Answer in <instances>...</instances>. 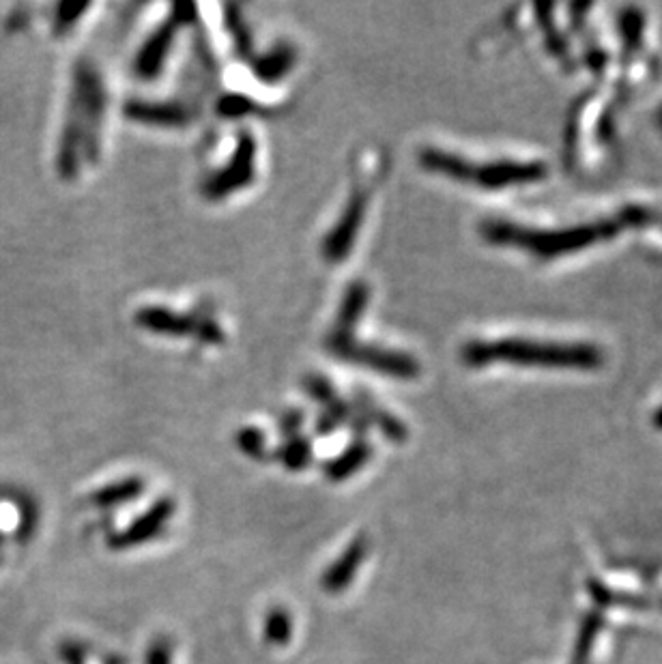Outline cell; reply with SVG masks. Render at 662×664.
Listing matches in <instances>:
<instances>
[{"mask_svg":"<svg viewBox=\"0 0 662 664\" xmlns=\"http://www.w3.org/2000/svg\"><path fill=\"white\" fill-rule=\"evenodd\" d=\"M104 84L91 63H80L74 76V101L63 129L59 149V170L63 177H74L80 166V149L86 160H93L99 151V129L104 117Z\"/></svg>","mask_w":662,"mask_h":664,"instance_id":"cell-2","label":"cell"},{"mask_svg":"<svg viewBox=\"0 0 662 664\" xmlns=\"http://www.w3.org/2000/svg\"><path fill=\"white\" fill-rule=\"evenodd\" d=\"M366 205H368V198L364 192H355L351 196L349 205L340 215V220L336 222L334 230H331V233L325 237V243H323L325 261L340 263V261H344V256L351 252L355 237L359 233V226H362V222H364Z\"/></svg>","mask_w":662,"mask_h":664,"instance_id":"cell-9","label":"cell"},{"mask_svg":"<svg viewBox=\"0 0 662 664\" xmlns=\"http://www.w3.org/2000/svg\"><path fill=\"white\" fill-rule=\"evenodd\" d=\"M370 553V538L366 531H359L357 536L344 546L340 557L331 564L323 576H321V589L329 596H338L342 591H347L357 576L359 568Z\"/></svg>","mask_w":662,"mask_h":664,"instance_id":"cell-8","label":"cell"},{"mask_svg":"<svg viewBox=\"0 0 662 664\" xmlns=\"http://www.w3.org/2000/svg\"><path fill=\"white\" fill-rule=\"evenodd\" d=\"M265 641L273 647H284L289 645L293 639V617L291 613L282 609V606H273V609L265 617L263 626Z\"/></svg>","mask_w":662,"mask_h":664,"instance_id":"cell-15","label":"cell"},{"mask_svg":"<svg viewBox=\"0 0 662 664\" xmlns=\"http://www.w3.org/2000/svg\"><path fill=\"white\" fill-rule=\"evenodd\" d=\"M222 114H228V117H239V114H246L250 110L248 99L243 97H230L220 106Z\"/></svg>","mask_w":662,"mask_h":664,"instance_id":"cell-20","label":"cell"},{"mask_svg":"<svg viewBox=\"0 0 662 664\" xmlns=\"http://www.w3.org/2000/svg\"><path fill=\"white\" fill-rule=\"evenodd\" d=\"M327 349L340 359H347L351 364L366 366L370 370H377L390 377L398 379H413L420 372V366L413 357L390 351V349H379V346H364V344H353V342H334L327 344Z\"/></svg>","mask_w":662,"mask_h":664,"instance_id":"cell-5","label":"cell"},{"mask_svg":"<svg viewBox=\"0 0 662 664\" xmlns=\"http://www.w3.org/2000/svg\"><path fill=\"white\" fill-rule=\"evenodd\" d=\"M172 652H175L172 641L166 637V634H160V637H157L147 649L145 664H172Z\"/></svg>","mask_w":662,"mask_h":664,"instance_id":"cell-19","label":"cell"},{"mask_svg":"<svg viewBox=\"0 0 662 664\" xmlns=\"http://www.w3.org/2000/svg\"><path fill=\"white\" fill-rule=\"evenodd\" d=\"M622 226L624 218L583 224L574 228H561V230H534L510 222L491 220L482 226V233L493 243L516 245V248H525L538 256H557L564 252L581 250L585 245H592L602 239H609L620 233Z\"/></svg>","mask_w":662,"mask_h":664,"instance_id":"cell-3","label":"cell"},{"mask_svg":"<svg viewBox=\"0 0 662 664\" xmlns=\"http://www.w3.org/2000/svg\"><path fill=\"white\" fill-rule=\"evenodd\" d=\"M370 456H372V447L368 441H353L340 456H336L334 460H327L323 467L325 478L334 484L347 480L359 469L366 467Z\"/></svg>","mask_w":662,"mask_h":664,"instance_id":"cell-12","label":"cell"},{"mask_svg":"<svg viewBox=\"0 0 662 664\" xmlns=\"http://www.w3.org/2000/svg\"><path fill=\"white\" fill-rule=\"evenodd\" d=\"M420 164L426 170L439 172V175L480 187H506L514 183L540 181L546 177V172H549V168H546L542 162L499 160L488 164H473L465 160V157L435 147L422 149Z\"/></svg>","mask_w":662,"mask_h":664,"instance_id":"cell-4","label":"cell"},{"mask_svg":"<svg viewBox=\"0 0 662 664\" xmlns=\"http://www.w3.org/2000/svg\"><path fill=\"white\" fill-rule=\"evenodd\" d=\"M237 445L243 454H248L252 458H261L265 452V437L263 432H258L256 428H246L239 432Z\"/></svg>","mask_w":662,"mask_h":664,"instance_id":"cell-18","label":"cell"},{"mask_svg":"<svg viewBox=\"0 0 662 664\" xmlns=\"http://www.w3.org/2000/svg\"><path fill=\"white\" fill-rule=\"evenodd\" d=\"M278 458L289 471H304L312 460V447L304 437H293L282 447Z\"/></svg>","mask_w":662,"mask_h":664,"instance_id":"cell-17","label":"cell"},{"mask_svg":"<svg viewBox=\"0 0 662 664\" xmlns=\"http://www.w3.org/2000/svg\"><path fill=\"white\" fill-rule=\"evenodd\" d=\"M658 424L662 426V411H660V415H658Z\"/></svg>","mask_w":662,"mask_h":664,"instance_id":"cell-22","label":"cell"},{"mask_svg":"<svg viewBox=\"0 0 662 664\" xmlns=\"http://www.w3.org/2000/svg\"><path fill=\"white\" fill-rule=\"evenodd\" d=\"M127 114L138 123H151L162 127H181L190 123V112L181 104H147V101H132Z\"/></svg>","mask_w":662,"mask_h":664,"instance_id":"cell-11","label":"cell"},{"mask_svg":"<svg viewBox=\"0 0 662 664\" xmlns=\"http://www.w3.org/2000/svg\"><path fill=\"white\" fill-rule=\"evenodd\" d=\"M293 63H295V52L291 48H278L265 54L263 59L256 63V74L267 82H276L289 74Z\"/></svg>","mask_w":662,"mask_h":664,"instance_id":"cell-16","label":"cell"},{"mask_svg":"<svg viewBox=\"0 0 662 664\" xmlns=\"http://www.w3.org/2000/svg\"><path fill=\"white\" fill-rule=\"evenodd\" d=\"M254 162H256V144H254L252 136L241 134L239 142H237V149L233 153V160H230V164L226 168H222L218 175H213L205 183V187H203L205 196L211 200H220V198H226L228 194L237 192L239 187H246L248 183H252Z\"/></svg>","mask_w":662,"mask_h":664,"instance_id":"cell-7","label":"cell"},{"mask_svg":"<svg viewBox=\"0 0 662 664\" xmlns=\"http://www.w3.org/2000/svg\"><path fill=\"white\" fill-rule=\"evenodd\" d=\"M181 22H190V16H181V9L177 5L175 9V18H172L168 24H164L160 31H157L149 41H147V46L142 48V52L138 54V61H136V74L142 76V78H155L157 74H160L162 71V65L166 61V56H168V50H170V41H172V35H175L177 31V26Z\"/></svg>","mask_w":662,"mask_h":664,"instance_id":"cell-10","label":"cell"},{"mask_svg":"<svg viewBox=\"0 0 662 664\" xmlns=\"http://www.w3.org/2000/svg\"><path fill=\"white\" fill-rule=\"evenodd\" d=\"M177 512V503L170 497H162L160 501H155L151 508L142 512L136 521L129 523L123 531L112 533L108 538V546L112 551H129V548H136L147 544L155 538L162 536V531L170 523V518Z\"/></svg>","mask_w":662,"mask_h":664,"instance_id":"cell-6","label":"cell"},{"mask_svg":"<svg viewBox=\"0 0 662 664\" xmlns=\"http://www.w3.org/2000/svg\"><path fill=\"white\" fill-rule=\"evenodd\" d=\"M142 493H145V482H142L140 478H127V480L114 482V484H108L104 488L95 490L91 503L97 505V508L108 510V508H117V505L134 501Z\"/></svg>","mask_w":662,"mask_h":664,"instance_id":"cell-14","label":"cell"},{"mask_svg":"<svg viewBox=\"0 0 662 664\" xmlns=\"http://www.w3.org/2000/svg\"><path fill=\"white\" fill-rule=\"evenodd\" d=\"M602 357V351L592 342H546L527 338L476 340L463 349V359L469 366L506 362L542 368L594 370L602 366Z\"/></svg>","mask_w":662,"mask_h":664,"instance_id":"cell-1","label":"cell"},{"mask_svg":"<svg viewBox=\"0 0 662 664\" xmlns=\"http://www.w3.org/2000/svg\"><path fill=\"white\" fill-rule=\"evenodd\" d=\"M136 323L142 325V329H149L153 334H162V336H185L196 329L194 321L185 319V316L170 312L166 308L140 310L136 316Z\"/></svg>","mask_w":662,"mask_h":664,"instance_id":"cell-13","label":"cell"},{"mask_svg":"<svg viewBox=\"0 0 662 664\" xmlns=\"http://www.w3.org/2000/svg\"><path fill=\"white\" fill-rule=\"evenodd\" d=\"M63 658L69 662V664H82V660L86 658L84 654V647L78 645V643H69L63 647Z\"/></svg>","mask_w":662,"mask_h":664,"instance_id":"cell-21","label":"cell"}]
</instances>
